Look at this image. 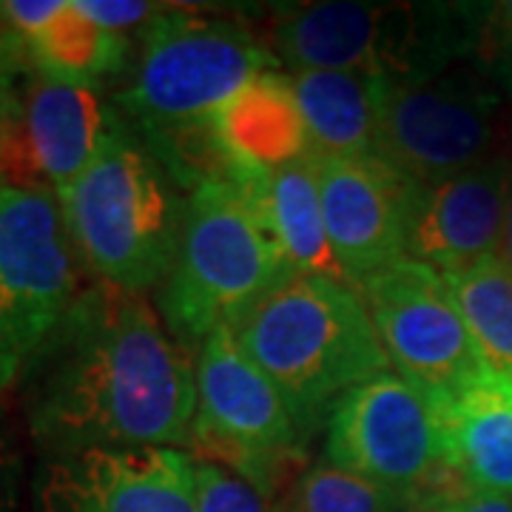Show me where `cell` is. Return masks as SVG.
Returning a JSON list of instances; mask_svg holds the SVG:
<instances>
[{
    "label": "cell",
    "instance_id": "obj_11",
    "mask_svg": "<svg viewBox=\"0 0 512 512\" xmlns=\"http://www.w3.org/2000/svg\"><path fill=\"white\" fill-rule=\"evenodd\" d=\"M393 370L444 399L487 370L441 271L402 256L359 285Z\"/></svg>",
    "mask_w": 512,
    "mask_h": 512
},
{
    "label": "cell",
    "instance_id": "obj_4",
    "mask_svg": "<svg viewBox=\"0 0 512 512\" xmlns=\"http://www.w3.org/2000/svg\"><path fill=\"white\" fill-rule=\"evenodd\" d=\"M493 3H302L271 23V52L291 72L373 74L419 86L473 60Z\"/></svg>",
    "mask_w": 512,
    "mask_h": 512
},
{
    "label": "cell",
    "instance_id": "obj_23",
    "mask_svg": "<svg viewBox=\"0 0 512 512\" xmlns=\"http://www.w3.org/2000/svg\"><path fill=\"white\" fill-rule=\"evenodd\" d=\"M197 476V512H282L254 481L228 467L194 458Z\"/></svg>",
    "mask_w": 512,
    "mask_h": 512
},
{
    "label": "cell",
    "instance_id": "obj_7",
    "mask_svg": "<svg viewBox=\"0 0 512 512\" xmlns=\"http://www.w3.org/2000/svg\"><path fill=\"white\" fill-rule=\"evenodd\" d=\"M83 293L60 200L49 188L0 183V393L29 362Z\"/></svg>",
    "mask_w": 512,
    "mask_h": 512
},
{
    "label": "cell",
    "instance_id": "obj_19",
    "mask_svg": "<svg viewBox=\"0 0 512 512\" xmlns=\"http://www.w3.org/2000/svg\"><path fill=\"white\" fill-rule=\"evenodd\" d=\"M313 154L376 157L387 83L362 72H291Z\"/></svg>",
    "mask_w": 512,
    "mask_h": 512
},
{
    "label": "cell",
    "instance_id": "obj_2",
    "mask_svg": "<svg viewBox=\"0 0 512 512\" xmlns=\"http://www.w3.org/2000/svg\"><path fill=\"white\" fill-rule=\"evenodd\" d=\"M228 330L274 382L302 436L353 387L390 370L359 288L325 276L293 274Z\"/></svg>",
    "mask_w": 512,
    "mask_h": 512
},
{
    "label": "cell",
    "instance_id": "obj_9",
    "mask_svg": "<svg viewBox=\"0 0 512 512\" xmlns=\"http://www.w3.org/2000/svg\"><path fill=\"white\" fill-rule=\"evenodd\" d=\"M325 461L410 501L453 476L444 467L439 404L396 370L353 387L333 407Z\"/></svg>",
    "mask_w": 512,
    "mask_h": 512
},
{
    "label": "cell",
    "instance_id": "obj_8",
    "mask_svg": "<svg viewBox=\"0 0 512 512\" xmlns=\"http://www.w3.org/2000/svg\"><path fill=\"white\" fill-rule=\"evenodd\" d=\"M504 103L476 66L450 69L419 86L387 83L376 157L410 183L447 180L495 157Z\"/></svg>",
    "mask_w": 512,
    "mask_h": 512
},
{
    "label": "cell",
    "instance_id": "obj_15",
    "mask_svg": "<svg viewBox=\"0 0 512 512\" xmlns=\"http://www.w3.org/2000/svg\"><path fill=\"white\" fill-rule=\"evenodd\" d=\"M512 154L430 185H413L407 214V256L441 274L461 271L501 251Z\"/></svg>",
    "mask_w": 512,
    "mask_h": 512
},
{
    "label": "cell",
    "instance_id": "obj_30",
    "mask_svg": "<svg viewBox=\"0 0 512 512\" xmlns=\"http://www.w3.org/2000/svg\"><path fill=\"white\" fill-rule=\"evenodd\" d=\"M0 512H15V490H12V478L9 467L0 458Z\"/></svg>",
    "mask_w": 512,
    "mask_h": 512
},
{
    "label": "cell",
    "instance_id": "obj_14",
    "mask_svg": "<svg viewBox=\"0 0 512 512\" xmlns=\"http://www.w3.org/2000/svg\"><path fill=\"white\" fill-rule=\"evenodd\" d=\"M330 248L353 288L407 256L413 185L379 157L313 154Z\"/></svg>",
    "mask_w": 512,
    "mask_h": 512
},
{
    "label": "cell",
    "instance_id": "obj_21",
    "mask_svg": "<svg viewBox=\"0 0 512 512\" xmlns=\"http://www.w3.org/2000/svg\"><path fill=\"white\" fill-rule=\"evenodd\" d=\"M470 336L490 370L512 379V271L501 256L444 274Z\"/></svg>",
    "mask_w": 512,
    "mask_h": 512
},
{
    "label": "cell",
    "instance_id": "obj_24",
    "mask_svg": "<svg viewBox=\"0 0 512 512\" xmlns=\"http://www.w3.org/2000/svg\"><path fill=\"white\" fill-rule=\"evenodd\" d=\"M473 66L493 83L504 100H512V0L490 6Z\"/></svg>",
    "mask_w": 512,
    "mask_h": 512
},
{
    "label": "cell",
    "instance_id": "obj_12",
    "mask_svg": "<svg viewBox=\"0 0 512 512\" xmlns=\"http://www.w3.org/2000/svg\"><path fill=\"white\" fill-rule=\"evenodd\" d=\"M32 512H197L194 458L177 447H94L46 458Z\"/></svg>",
    "mask_w": 512,
    "mask_h": 512
},
{
    "label": "cell",
    "instance_id": "obj_5",
    "mask_svg": "<svg viewBox=\"0 0 512 512\" xmlns=\"http://www.w3.org/2000/svg\"><path fill=\"white\" fill-rule=\"evenodd\" d=\"M291 276L254 202L237 183L214 180L188 194L180 251L154 302L165 330L191 353Z\"/></svg>",
    "mask_w": 512,
    "mask_h": 512
},
{
    "label": "cell",
    "instance_id": "obj_31",
    "mask_svg": "<svg viewBox=\"0 0 512 512\" xmlns=\"http://www.w3.org/2000/svg\"><path fill=\"white\" fill-rule=\"evenodd\" d=\"M498 256L510 265L512 271V174H510V200H507V220H504V237H501V251Z\"/></svg>",
    "mask_w": 512,
    "mask_h": 512
},
{
    "label": "cell",
    "instance_id": "obj_26",
    "mask_svg": "<svg viewBox=\"0 0 512 512\" xmlns=\"http://www.w3.org/2000/svg\"><path fill=\"white\" fill-rule=\"evenodd\" d=\"M461 493L464 487L458 484V478L447 476L416 495L402 512H461Z\"/></svg>",
    "mask_w": 512,
    "mask_h": 512
},
{
    "label": "cell",
    "instance_id": "obj_20",
    "mask_svg": "<svg viewBox=\"0 0 512 512\" xmlns=\"http://www.w3.org/2000/svg\"><path fill=\"white\" fill-rule=\"evenodd\" d=\"M32 72L94 86L128 66V37L86 18L74 0H60L52 18L23 40Z\"/></svg>",
    "mask_w": 512,
    "mask_h": 512
},
{
    "label": "cell",
    "instance_id": "obj_16",
    "mask_svg": "<svg viewBox=\"0 0 512 512\" xmlns=\"http://www.w3.org/2000/svg\"><path fill=\"white\" fill-rule=\"evenodd\" d=\"M444 467L464 490L512 495V379L484 370L436 399Z\"/></svg>",
    "mask_w": 512,
    "mask_h": 512
},
{
    "label": "cell",
    "instance_id": "obj_3",
    "mask_svg": "<svg viewBox=\"0 0 512 512\" xmlns=\"http://www.w3.org/2000/svg\"><path fill=\"white\" fill-rule=\"evenodd\" d=\"M185 205L188 194L117 109L92 165L60 200L83 271L140 296L157 291L174 268Z\"/></svg>",
    "mask_w": 512,
    "mask_h": 512
},
{
    "label": "cell",
    "instance_id": "obj_6",
    "mask_svg": "<svg viewBox=\"0 0 512 512\" xmlns=\"http://www.w3.org/2000/svg\"><path fill=\"white\" fill-rule=\"evenodd\" d=\"M140 35L114 109L143 140L208 126L242 86L276 66L271 46L248 29L191 9L165 6Z\"/></svg>",
    "mask_w": 512,
    "mask_h": 512
},
{
    "label": "cell",
    "instance_id": "obj_18",
    "mask_svg": "<svg viewBox=\"0 0 512 512\" xmlns=\"http://www.w3.org/2000/svg\"><path fill=\"white\" fill-rule=\"evenodd\" d=\"M237 185L254 202L256 214L274 234L293 274L325 276L350 285L330 248L313 154Z\"/></svg>",
    "mask_w": 512,
    "mask_h": 512
},
{
    "label": "cell",
    "instance_id": "obj_13",
    "mask_svg": "<svg viewBox=\"0 0 512 512\" xmlns=\"http://www.w3.org/2000/svg\"><path fill=\"white\" fill-rule=\"evenodd\" d=\"M18 134L0 154V183L49 188L63 200L100 151L114 106L94 86L32 72L23 86Z\"/></svg>",
    "mask_w": 512,
    "mask_h": 512
},
{
    "label": "cell",
    "instance_id": "obj_17",
    "mask_svg": "<svg viewBox=\"0 0 512 512\" xmlns=\"http://www.w3.org/2000/svg\"><path fill=\"white\" fill-rule=\"evenodd\" d=\"M214 131L231 160L234 183L313 154L291 74L274 69L256 74L214 114Z\"/></svg>",
    "mask_w": 512,
    "mask_h": 512
},
{
    "label": "cell",
    "instance_id": "obj_27",
    "mask_svg": "<svg viewBox=\"0 0 512 512\" xmlns=\"http://www.w3.org/2000/svg\"><path fill=\"white\" fill-rule=\"evenodd\" d=\"M15 74L0 72V154L18 134L20 117H23V97L15 86Z\"/></svg>",
    "mask_w": 512,
    "mask_h": 512
},
{
    "label": "cell",
    "instance_id": "obj_22",
    "mask_svg": "<svg viewBox=\"0 0 512 512\" xmlns=\"http://www.w3.org/2000/svg\"><path fill=\"white\" fill-rule=\"evenodd\" d=\"M410 498L356 476L330 461H319L293 481L282 512H402Z\"/></svg>",
    "mask_w": 512,
    "mask_h": 512
},
{
    "label": "cell",
    "instance_id": "obj_28",
    "mask_svg": "<svg viewBox=\"0 0 512 512\" xmlns=\"http://www.w3.org/2000/svg\"><path fill=\"white\" fill-rule=\"evenodd\" d=\"M0 72L15 74V77L23 72H32V60H29V52H26V43L12 29V23L3 15V9H0Z\"/></svg>",
    "mask_w": 512,
    "mask_h": 512
},
{
    "label": "cell",
    "instance_id": "obj_1",
    "mask_svg": "<svg viewBox=\"0 0 512 512\" xmlns=\"http://www.w3.org/2000/svg\"><path fill=\"white\" fill-rule=\"evenodd\" d=\"M23 416L46 458L177 447L197 421V362L148 296L92 282L29 362Z\"/></svg>",
    "mask_w": 512,
    "mask_h": 512
},
{
    "label": "cell",
    "instance_id": "obj_29",
    "mask_svg": "<svg viewBox=\"0 0 512 512\" xmlns=\"http://www.w3.org/2000/svg\"><path fill=\"white\" fill-rule=\"evenodd\" d=\"M461 512H512V495L464 490L461 493Z\"/></svg>",
    "mask_w": 512,
    "mask_h": 512
},
{
    "label": "cell",
    "instance_id": "obj_10",
    "mask_svg": "<svg viewBox=\"0 0 512 512\" xmlns=\"http://www.w3.org/2000/svg\"><path fill=\"white\" fill-rule=\"evenodd\" d=\"M191 441L211 464L231 470L274 495L276 470L296 456L302 430L274 382L220 328L197 350V421Z\"/></svg>",
    "mask_w": 512,
    "mask_h": 512
},
{
    "label": "cell",
    "instance_id": "obj_25",
    "mask_svg": "<svg viewBox=\"0 0 512 512\" xmlns=\"http://www.w3.org/2000/svg\"><path fill=\"white\" fill-rule=\"evenodd\" d=\"M74 3L86 18H92L97 26L117 35H126L134 26L146 29L165 9L160 3H140V0H74Z\"/></svg>",
    "mask_w": 512,
    "mask_h": 512
}]
</instances>
